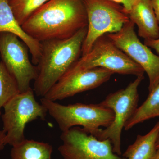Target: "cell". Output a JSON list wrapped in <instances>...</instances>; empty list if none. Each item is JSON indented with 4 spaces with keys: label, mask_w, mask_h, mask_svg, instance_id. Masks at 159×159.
Listing matches in <instances>:
<instances>
[{
    "label": "cell",
    "mask_w": 159,
    "mask_h": 159,
    "mask_svg": "<svg viewBox=\"0 0 159 159\" xmlns=\"http://www.w3.org/2000/svg\"><path fill=\"white\" fill-rule=\"evenodd\" d=\"M87 26L82 0H50L22 27L29 36L41 43L68 39Z\"/></svg>",
    "instance_id": "1"
},
{
    "label": "cell",
    "mask_w": 159,
    "mask_h": 159,
    "mask_svg": "<svg viewBox=\"0 0 159 159\" xmlns=\"http://www.w3.org/2000/svg\"><path fill=\"white\" fill-rule=\"evenodd\" d=\"M87 27L72 37L41 42V54L36 66L37 78L34 80V94L43 97L59 79L81 57Z\"/></svg>",
    "instance_id": "2"
},
{
    "label": "cell",
    "mask_w": 159,
    "mask_h": 159,
    "mask_svg": "<svg viewBox=\"0 0 159 159\" xmlns=\"http://www.w3.org/2000/svg\"><path fill=\"white\" fill-rule=\"evenodd\" d=\"M40 101L62 132L74 126H81L87 133L95 137L101 127H108L114 119L113 111L99 103L64 105L44 97Z\"/></svg>",
    "instance_id": "3"
},
{
    "label": "cell",
    "mask_w": 159,
    "mask_h": 159,
    "mask_svg": "<svg viewBox=\"0 0 159 159\" xmlns=\"http://www.w3.org/2000/svg\"><path fill=\"white\" fill-rule=\"evenodd\" d=\"M33 89L19 93L4 105L2 115L3 129L6 133L5 145L13 146L25 139L26 125L39 118L44 120L48 111L36 101Z\"/></svg>",
    "instance_id": "4"
},
{
    "label": "cell",
    "mask_w": 159,
    "mask_h": 159,
    "mask_svg": "<svg viewBox=\"0 0 159 159\" xmlns=\"http://www.w3.org/2000/svg\"><path fill=\"white\" fill-rule=\"evenodd\" d=\"M82 1L87 16L88 31L81 57L89 53L99 37L118 32L130 21L128 11L119 3L111 0Z\"/></svg>",
    "instance_id": "5"
},
{
    "label": "cell",
    "mask_w": 159,
    "mask_h": 159,
    "mask_svg": "<svg viewBox=\"0 0 159 159\" xmlns=\"http://www.w3.org/2000/svg\"><path fill=\"white\" fill-rule=\"evenodd\" d=\"M144 76L137 77L125 89L108 95L99 104L111 109L114 113V119L111 125L99 130L95 137L99 140L109 139L115 153L120 156L121 151V135L122 129L133 116L138 107V88Z\"/></svg>",
    "instance_id": "6"
},
{
    "label": "cell",
    "mask_w": 159,
    "mask_h": 159,
    "mask_svg": "<svg viewBox=\"0 0 159 159\" xmlns=\"http://www.w3.org/2000/svg\"><path fill=\"white\" fill-rule=\"evenodd\" d=\"M73 66L83 69L103 68L114 74L137 77L144 76L145 73L142 67L117 47L107 34L99 37L89 53L80 57Z\"/></svg>",
    "instance_id": "7"
},
{
    "label": "cell",
    "mask_w": 159,
    "mask_h": 159,
    "mask_svg": "<svg viewBox=\"0 0 159 159\" xmlns=\"http://www.w3.org/2000/svg\"><path fill=\"white\" fill-rule=\"evenodd\" d=\"M29 51L25 44L15 34L0 33L2 61L16 80L20 93L31 89V81L37 77V67L30 61Z\"/></svg>",
    "instance_id": "8"
},
{
    "label": "cell",
    "mask_w": 159,
    "mask_h": 159,
    "mask_svg": "<svg viewBox=\"0 0 159 159\" xmlns=\"http://www.w3.org/2000/svg\"><path fill=\"white\" fill-rule=\"evenodd\" d=\"M58 148L63 159H126L115 153L109 139L99 140L79 126L63 132Z\"/></svg>",
    "instance_id": "9"
},
{
    "label": "cell",
    "mask_w": 159,
    "mask_h": 159,
    "mask_svg": "<svg viewBox=\"0 0 159 159\" xmlns=\"http://www.w3.org/2000/svg\"><path fill=\"white\" fill-rule=\"evenodd\" d=\"M131 21L126 23L118 32L107 35L129 58L141 66L149 79V93L159 84V55L142 43L134 30Z\"/></svg>",
    "instance_id": "10"
},
{
    "label": "cell",
    "mask_w": 159,
    "mask_h": 159,
    "mask_svg": "<svg viewBox=\"0 0 159 159\" xmlns=\"http://www.w3.org/2000/svg\"><path fill=\"white\" fill-rule=\"evenodd\" d=\"M114 74L103 68L83 69L73 66L43 97L55 102L62 100L97 88L108 81Z\"/></svg>",
    "instance_id": "11"
},
{
    "label": "cell",
    "mask_w": 159,
    "mask_h": 159,
    "mask_svg": "<svg viewBox=\"0 0 159 159\" xmlns=\"http://www.w3.org/2000/svg\"><path fill=\"white\" fill-rule=\"evenodd\" d=\"M15 34L25 43L31 55V61L37 65L41 54V43L32 38L24 31L15 17L8 0H0V33Z\"/></svg>",
    "instance_id": "12"
},
{
    "label": "cell",
    "mask_w": 159,
    "mask_h": 159,
    "mask_svg": "<svg viewBox=\"0 0 159 159\" xmlns=\"http://www.w3.org/2000/svg\"><path fill=\"white\" fill-rule=\"evenodd\" d=\"M128 13L130 20L138 27L140 37L144 39L159 38V24L151 0H137Z\"/></svg>",
    "instance_id": "13"
},
{
    "label": "cell",
    "mask_w": 159,
    "mask_h": 159,
    "mask_svg": "<svg viewBox=\"0 0 159 159\" xmlns=\"http://www.w3.org/2000/svg\"><path fill=\"white\" fill-rule=\"evenodd\" d=\"M159 135V121L147 134L139 135L133 144L123 154L126 159H153L157 151L156 143Z\"/></svg>",
    "instance_id": "14"
},
{
    "label": "cell",
    "mask_w": 159,
    "mask_h": 159,
    "mask_svg": "<svg viewBox=\"0 0 159 159\" xmlns=\"http://www.w3.org/2000/svg\"><path fill=\"white\" fill-rule=\"evenodd\" d=\"M53 147L49 143L25 139L12 146L11 159H51Z\"/></svg>",
    "instance_id": "15"
},
{
    "label": "cell",
    "mask_w": 159,
    "mask_h": 159,
    "mask_svg": "<svg viewBox=\"0 0 159 159\" xmlns=\"http://www.w3.org/2000/svg\"><path fill=\"white\" fill-rule=\"evenodd\" d=\"M159 116V84L149 93L147 99L138 107L133 116L124 126L128 130L135 125L148 119Z\"/></svg>",
    "instance_id": "16"
},
{
    "label": "cell",
    "mask_w": 159,
    "mask_h": 159,
    "mask_svg": "<svg viewBox=\"0 0 159 159\" xmlns=\"http://www.w3.org/2000/svg\"><path fill=\"white\" fill-rule=\"evenodd\" d=\"M50 0H8L15 17L22 26L36 10Z\"/></svg>",
    "instance_id": "17"
},
{
    "label": "cell",
    "mask_w": 159,
    "mask_h": 159,
    "mask_svg": "<svg viewBox=\"0 0 159 159\" xmlns=\"http://www.w3.org/2000/svg\"><path fill=\"white\" fill-rule=\"evenodd\" d=\"M20 93L18 85L14 77L2 61L0 62V116L1 109L12 97Z\"/></svg>",
    "instance_id": "18"
},
{
    "label": "cell",
    "mask_w": 159,
    "mask_h": 159,
    "mask_svg": "<svg viewBox=\"0 0 159 159\" xmlns=\"http://www.w3.org/2000/svg\"><path fill=\"white\" fill-rule=\"evenodd\" d=\"M144 43L148 48L154 49L159 54V38L155 39H144Z\"/></svg>",
    "instance_id": "19"
},
{
    "label": "cell",
    "mask_w": 159,
    "mask_h": 159,
    "mask_svg": "<svg viewBox=\"0 0 159 159\" xmlns=\"http://www.w3.org/2000/svg\"><path fill=\"white\" fill-rule=\"evenodd\" d=\"M111 1L121 4L128 12L131 9L132 7L136 2L134 0H111Z\"/></svg>",
    "instance_id": "20"
},
{
    "label": "cell",
    "mask_w": 159,
    "mask_h": 159,
    "mask_svg": "<svg viewBox=\"0 0 159 159\" xmlns=\"http://www.w3.org/2000/svg\"><path fill=\"white\" fill-rule=\"evenodd\" d=\"M151 2L159 24V0H151Z\"/></svg>",
    "instance_id": "21"
},
{
    "label": "cell",
    "mask_w": 159,
    "mask_h": 159,
    "mask_svg": "<svg viewBox=\"0 0 159 159\" xmlns=\"http://www.w3.org/2000/svg\"><path fill=\"white\" fill-rule=\"evenodd\" d=\"M6 136V133L4 131L0 130V152L4 149L6 145L5 142Z\"/></svg>",
    "instance_id": "22"
},
{
    "label": "cell",
    "mask_w": 159,
    "mask_h": 159,
    "mask_svg": "<svg viewBox=\"0 0 159 159\" xmlns=\"http://www.w3.org/2000/svg\"><path fill=\"white\" fill-rule=\"evenodd\" d=\"M153 159H159V148H157L155 156Z\"/></svg>",
    "instance_id": "23"
},
{
    "label": "cell",
    "mask_w": 159,
    "mask_h": 159,
    "mask_svg": "<svg viewBox=\"0 0 159 159\" xmlns=\"http://www.w3.org/2000/svg\"><path fill=\"white\" fill-rule=\"evenodd\" d=\"M156 147L157 149L159 148V135L158 138L157 140V142L156 143Z\"/></svg>",
    "instance_id": "24"
},
{
    "label": "cell",
    "mask_w": 159,
    "mask_h": 159,
    "mask_svg": "<svg viewBox=\"0 0 159 159\" xmlns=\"http://www.w3.org/2000/svg\"><path fill=\"white\" fill-rule=\"evenodd\" d=\"M134 1H137V0H134Z\"/></svg>",
    "instance_id": "25"
}]
</instances>
